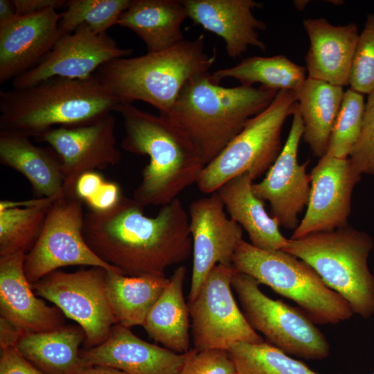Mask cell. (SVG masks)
I'll return each instance as SVG.
<instances>
[{
    "label": "cell",
    "mask_w": 374,
    "mask_h": 374,
    "mask_svg": "<svg viewBox=\"0 0 374 374\" xmlns=\"http://www.w3.org/2000/svg\"><path fill=\"white\" fill-rule=\"evenodd\" d=\"M142 205L122 196L111 208L84 213L83 235L103 261L129 276H165L193 253L189 215L176 198L148 217Z\"/></svg>",
    "instance_id": "cell-1"
},
{
    "label": "cell",
    "mask_w": 374,
    "mask_h": 374,
    "mask_svg": "<svg viewBox=\"0 0 374 374\" xmlns=\"http://www.w3.org/2000/svg\"><path fill=\"white\" fill-rule=\"evenodd\" d=\"M123 118L121 148L146 155L133 199L143 206L169 204L186 188L196 183L204 165L190 137L170 118L121 103L116 112Z\"/></svg>",
    "instance_id": "cell-2"
},
{
    "label": "cell",
    "mask_w": 374,
    "mask_h": 374,
    "mask_svg": "<svg viewBox=\"0 0 374 374\" xmlns=\"http://www.w3.org/2000/svg\"><path fill=\"white\" fill-rule=\"evenodd\" d=\"M120 100L93 74L54 78L0 92V130L37 139L55 125H87L116 112Z\"/></svg>",
    "instance_id": "cell-3"
},
{
    "label": "cell",
    "mask_w": 374,
    "mask_h": 374,
    "mask_svg": "<svg viewBox=\"0 0 374 374\" xmlns=\"http://www.w3.org/2000/svg\"><path fill=\"white\" fill-rule=\"evenodd\" d=\"M278 91L260 86L225 87L208 72L193 78L184 86L166 116L190 137L205 166L251 118L271 103Z\"/></svg>",
    "instance_id": "cell-4"
},
{
    "label": "cell",
    "mask_w": 374,
    "mask_h": 374,
    "mask_svg": "<svg viewBox=\"0 0 374 374\" xmlns=\"http://www.w3.org/2000/svg\"><path fill=\"white\" fill-rule=\"evenodd\" d=\"M216 60L205 50L204 34L163 51L114 59L94 73L121 103L141 100L168 115L184 86L209 72Z\"/></svg>",
    "instance_id": "cell-5"
},
{
    "label": "cell",
    "mask_w": 374,
    "mask_h": 374,
    "mask_svg": "<svg viewBox=\"0 0 374 374\" xmlns=\"http://www.w3.org/2000/svg\"><path fill=\"white\" fill-rule=\"evenodd\" d=\"M373 248L368 234L348 225L290 238L282 250L312 267L348 303L354 314L367 319L374 314V275L368 266Z\"/></svg>",
    "instance_id": "cell-6"
},
{
    "label": "cell",
    "mask_w": 374,
    "mask_h": 374,
    "mask_svg": "<svg viewBox=\"0 0 374 374\" xmlns=\"http://www.w3.org/2000/svg\"><path fill=\"white\" fill-rule=\"evenodd\" d=\"M232 266L294 301L315 323L335 324L354 314L348 303L328 287L312 267L283 250H263L242 239Z\"/></svg>",
    "instance_id": "cell-7"
},
{
    "label": "cell",
    "mask_w": 374,
    "mask_h": 374,
    "mask_svg": "<svg viewBox=\"0 0 374 374\" xmlns=\"http://www.w3.org/2000/svg\"><path fill=\"white\" fill-rule=\"evenodd\" d=\"M297 103L294 91L280 90L271 103L251 118L223 150L206 165L197 181L199 190L211 194L244 172L254 179L267 172L282 150L281 132Z\"/></svg>",
    "instance_id": "cell-8"
},
{
    "label": "cell",
    "mask_w": 374,
    "mask_h": 374,
    "mask_svg": "<svg viewBox=\"0 0 374 374\" xmlns=\"http://www.w3.org/2000/svg\"><path fill=\"white\" fill-rule=\"evenodd\" d=\"M232 287L248 323L287 355L321 360L330 353L325 335L305 313L265 295L251 276L234 270Z\"/></svg>",
    "instance_id": "cell-9"
},
{
    "label": "cell",
    "mask_w": 374,
    "mask_h": 374,
    "mask_svg": "<svg viewBox=\"0 0 374 374\" xmlns=\"http://www.w3.org/2000/svg\"><path fill=\"white\" fill-rule=\"evenodd\" d=\"M84 218L82 200L64 195L53 202L36 242L25 254L24 273L30 283L66 266L86 265L121 272L100 259L87 244L83 235Z\"/></svg>",
    "instance_id": "cell-10"
},
{
    "label": "cell",
    "mask_w": 374,
    "mask_h": 374,
    "mask_svg": "<svg viewBox=\"0 0 374 374\" xmlns=\"http://www.w3.org/2000/svg\"><path fill=\"white\" fill-rule=\"evenodd\" d=\"M107 271L98 267L73 273L55 270L31 283L35 294L79 324L87 348L103 343L118 323L107 295Z\"/></svg>",
    "instance_id": "cell-11"
},
{
    "label": "cell",
    "mask_w": 374,
    "mask_h": 374,
    "mask_svg": "<svg viewBox=\"0 0 374 374\" xmlns=\"http://www.w3.org/2000/svg\"><path fill=\"white\" fill-rule=\"evenodd\" d=\"M232 266L218 264L209 272L197 296L188 301L193 345L197 351L227 350L240 341L260 343L232 293Z\"/></svg>",
    "instance_id": "cell-12"
},
{
    "label": "cell",
    "mask_w": 374,
    "mask_h": 374,
    "mask_svg": "<svg viewBox=\"0 0 374 374\" xmlns=\"http://www.w3.org/2000/svg\"><path fill=\"white\" fill-rule=\"evenodd\" d=\"M115 127V118L109 114L87 125L52 128L35 139L48 143L59 157L65 197L77 198L75 186L82 174L120 162Z\"/></svg>",
    "instance_id": "cell-13"
},
{
    "label": "cell",
    "mask_w": 374,
    "mask_h": 374,
    "mask_svg": "<svg viewBox=\"0 0 374 374\" xmlns=\"http://www.w3.org/2000/svg\"><path fill=\"white\" fill-rule=\"evenodd\" d=\"M132 52L118 47L107 33L97 34L81 26L62 35L37 65L13 79L12 87H30L54 78H87L104 64L128 57Z\"/></svg>",
    "instance_id": "cell-14"
},
{
    "label": "cell",
    "mask_w": 374,
    "mask_h": 374,
    "mask_svg": "<svg viewBox=\"0 0 374 374\" xmlns=\"http://www.w3.org/2000/svg\"><path fill=\"white\" fill-rule=\"evenodd\" d=\"M310 177L307 209L291 239L347 226L352 193L362 175L354 168L348 158L325 154L312 168Z\"/></svg>",
    "instance_id": "cell-15"
},
{
    "label": "cell",
    "mask_w": 374,
    "mask_h": 374,
    "mask_svg": "<svg viewBox=\"0 0 374 374\" xmlns=\"http://www.w3.org/2000/svg\"><path fill=\"white\" fill-rule=\"evenodd\" d=\"M303 123L296 105L290 132L278 157L260 182L253 184L254 194L267 201L279 226L295 230L298 215L307 206L311 188L310 174L306 172L308 161L299 164L298 150L303 134Z\"/></svg>",
    "instance_id": "cell-16"
},
{
    "label": "cell",
    "mask_w": 374,
    "mask_h": 374,
    "mask_svg": "<svg viewBox=\"0 0 374 374\" xmlns=\"http://www.w3.org/2000/svg\"><path fill=\"white\" fill-rule=\"evenodd\" d=\"M224 208L216 191L189 206L193 260L188 301L197 296L215 265L232 266L235 249L243 239L242 228L227 217Z\"/></svg>",
    "instance_id": "cell-17"
},
{
    "label": "cell",
    "mask_w": 374,
    "mask_h": 374,
    "mask_svg": "<svg viewBox=\"0 0 374 374\" xmlns=\"http://www.w3.org/2000/svg\"><path fill=\"white\" fill-rule=\"evenodd\" d=\"M54 8L16 17L0 26V83L30 70L62 36Z\"/></svg>",
    "instance_id": "cell-18"
},
{
    "label": "cell",
    "mask_w": 374,
    "mask_h": 374,
    "mask_svg": "<svg viewBox=\"0 0 374 374\" xmlns=\"http://www.w3.org/2000/svg\"><path fill=\"white\" fill-rule=\"evenodd\" d=\"M187 353H177L150 344L118 323L103 343L80 350V355L89 366H111L127 374H177Z\"/></svg>",
    "instance_id": "cell-19"
},
{
    "label": "cell",
    "mask_w": 374,
    "mask_h": 374,
    "mask_svg": "<svg viewBox=\"0 0 374 374\" xmlns=\"http://www.w3.org/2000/svg\"><path fill=\"white\" fill-rule=\"evenodd\" d=\"M181 1L188 18L224 40L231 58L241 57L250 46L266 51L258 30H265L267 25L253 14V9L262 6V3L253 0Z\"/></svg>",
    "instance_id": "cell-20"
},
{
    "label": "cell",
    "mask_w": 374,
    "mask_h": 374,
    "mask_svg": "<svg viewBox=\"0 0 374 374\" xmlns=\"http://www.w3.org/2000/svg\"><path fill=\"white\" fill-rule=\"evenodd\" d=\"M25 254L0 257V312L25 333L55 330L63 326L64 314L37 299L24 273Z\"/></svg>",
    "instance_id": "cell-21"
},
{
    "label": "cell",
    "mask_w": 374,
    "mask_h": 374,
    "mask_svg": "<svg viewBox=\"0 0 374 374\" xmlns=\"http://www.w3.org/2000/svg\"><path fill=\"white\" fill-rule=\"evenodd\" d=\"M310 46L305 56L308 78L333 85H349L359 37L357 25L334 26L324 18L303 20Z\"/></svg>",
    "instance_id": "cell-22"
},
{
    "label": "cell",
    "mask_w": 374,
    "mask_h": 374,
    "mask_svg": "<svg viewBox=\"0 0 374 374\" xmlns=\"http://www.w3.org/2000/svg\"><path fill=\"white\" fill-rule=\"evenodd\" d=\"M254 179L244 172L223 184L216 192L231 219L247 233L252 245L269 251L282 250L288 239L280 233L278 221L267 213L264 202L254 194Z\"/></svg>",
    "instance_id": "cell-23"
},
{
    "label": "cell",
    "mask_w": 374,
    "mask_h": 374,
    "mask_svg": "<svg viewBox=\"0 0 374 374\" xmlns=\"http://www.w3.org/2000/svg\"><path fill=\"white\" fill-rule=\"evenodd\" d=\"M30 137L0 130V162L23 175L39 197L64 194L61 161L53 148L35 145Z\"/></svg>",
    "instance_id": "cell-24"
},
{
    "label": "cell",
    "mask_w": 374,
    "mask_h": 374,
    "mask_svg": "<svg viewBox=\"0 0 374 374\" xmlns=\"http://www.w3.org/2000/svg\"><path fill=\"white\" fill-rule=\"evenodd\" d=\"M188 18L181 0H132L117 25L132 30L148 53L168 49L184 41L181 25Z\"/></svg>",
    "instance_id": "cell-25"
},
{
    "label": "cell",
    "mask_w": 374,
    "mask_h": 374,
    "mask_svg": "<svg viewBox=\"0 0 374 374\" xmlns=\"http://www.w3.org/2000/svg\"><path fill=\"white\" fill-rule=\"evenodd\" d=\"M85 339L80 326H61L55 330L24 333L16 349L26 359L49 374H80L87 366L80 355Z\"/></svg>",
    "instance_id": "cell-26"
},
{
    "label": "cell",
    "mask_w": 374,
    "mask_h": 374,
    "mask_svg": "<svg viewBox=\"0 0 374 374\" xmlns=\"http://www.w3.org/2000/svg\"><path fill=\"white\" fill-rule=\"evenodd\" d=\"M186 274L184 266L174 271L142 326L151 338L177 353L190 350V312L183 292Z\"/></svg>",
    "instance_id": "cell-27"
},
{
    "label": "cell",
    "mask_w": 374,
    "mask_h": 374,
    "mask_svg": "<svg viewBox=\"0 0 374 374\" xmlns=\"http://www.w3.org/2000/svg\"><path fill=\"white\" fill-rule=\"evenodd\" d=\"M303 123V141L321 158L327 151L344 91L343 87L307 78L296 93Z\"/></svg>",
    "instance_id": "cell-28"
},
{
    "label": "cell",
    "mask_w": 374,
    "mask_h": 374,
    "mask_svg": "<svg viewBox=\"0 0 374 374\" xmlns=\"http://www.w3.org/2000/svg\"><path fill=\"white\" fill-rule=\"evenodd\" d=\"M170 278L161 276H129L107 271V295L119 324L130 328L143 326Z\"/></svg>",
    "instance_id": "cell-29"
},
{
    "label": "cell",
    "mask_w": 374,
    "mask_h": 374,
    "mask_svg": "<svg viewBox=\"0 0 374 374\" xmlns=\"http://www.w3.org/2000/svg\"><path fill=\"white\" fill-rule=\"evenodd\" d=\"M59 197L0 202V257L26 254L34 245L53 202Z\"/></svg>",
    "instance_id": "cell-30"
},
{
    "label": "cell",
    "mask_w": 374,
    "mask_h": 374,
    "mask_svg": "<svg viewBox=\"0 0 374 374\" xmlns=\"http://www.w3.org/2000/svg\"><path fill=\"white\" fill-rule=\"evenodd\" d=\"M305 67L291 61L286 56H252L243 59L237 65L221 69L211 73L217 82L231 78L241 85L260 87L276 91L290 90L296 93L303 86L308 76Z\"/></svg>",
    "instance_id": "cell-31"
},
{
    "label": "cell",
    "mask_w": 374,
    "mask_h": 374,
    "mask_svg": "<svg viewBox=\"0 0 374 374\" xmlns=\"http://www.w3.org/2000/svg\"><path fill=\"white\" fill-rule=\"evenodd\" d=\"M227 352L235 374H321L269 342L240 341Z\"/></svg>",
    "instance_id": "cell-32"
},
{
    "label": "cell",
    "mask_w": 374,
    "mask_h": 374,
    "mask_svg": "<svg viewBox=\"0 0 374 374\" xmlns=\"http://www.w3.org/2000/svg\"><path fill=\"white\" fill-rule=\"evenodd\" d=\"M132 0H69L60 13L59 29L62 35L71 34L81 26L100 34L117 22Z\"/></svg>",
    "instance_id": "cell-33"
},
{
    "label": "cell",
    "mask_w": 374,
    "mask_h": 374,
    "mask_svg": "<svg viewBox=\"0 0 374 374\" xmlns=\"http://www.w3.org/2000/svg\"><path fill=\"white\" fill-rule=\"evenodd\" d=\"M365 103L363 94L350 88L344 91L326 154L337 158L348 157L361 130Z\"/></svg>",
    "instance_id": "cell-34"
},
{
    "label": "cell",
    "mask_w": 374,
    "mask_h": 374,
    "mask_svg": "<svg viewBox=\"0 0 374 374\" xmlns=\"http://www.w3.org/2000/svg\"><path fill=\"white\" fill-rule=\"evenodd\" d=\"M349 85L362 94L368 95L374 90V14L368 15L359 35Z\"/></svg>",
    "instance_id": "cell-35"
},
{
    "label": "cell",
    "mask_w": 374,
    "mask_h": 374,
    "mask_svg": "<svg viewBox=\"0 0 374 374\" xmlns=\"http://www.w3.org/2000/svg\"><path fill=\"white\" fill-rule=\"evenodd\" d=\"M348 158L362 175L374 176V90L368 95L361 130Z\"/></svg>",
    "instance_id": "cell-36"
},
{
    "label": "cell",
    "mask_w": 374,
    "mask_h": 374,
    "mask_svg": "<svg viewBox=\"0 0 374 374\" xmlns=\"http://www.w3.org/2000/svg\"><path fill=\"white\" fill-rule=\"evenodd\" d=\"M177 374H235L227 350L190 349Z\"/></svg>",
    "instance_id": "cell-37"
},
{
    "label": "cell",
    "mask_w": 374,
    "mask_h": 374,
    "mask_svg": "<svg viewBox=\"0 0 374 374\" xmlns=\"http://www.w3.org/2000/svg\"><path fill=\"white\" fill-rule=\"evenodd\" d=\"M0 374H44L16 348L1 350Z\"/></svg>",
    "instance_id": "cell-38"
},
{
    "label": "cell",
    "mask_w": 374,
    "mask_h": 374,
    "mask_svg": "<svg viewBox=\"0 0 374 374\" xmlns=\"http://www.w3.org/2000/svg\"><path fill=\"white\" fill-rule=\"evenodd\" d=\"M121 197L119 185L105 181L97 193L85 202L91 211H103L113 207Z\"/></svg>",
    "instance_id": "cell-39"
},
{
    "label": "cell",
    "mask_w": 374,
    "mask_h": 374,
    "mask_svg": "<svg viewBox=\"0 0 374 374\" xmlns=\"http://www.w3.org/2000/svg\"><path fill=\"white\" fill-rule=\"evenodd\" d=\"M105 181L103 177L96 171L82 174L75 186V197L82 202H87L97 193Z\"/></svg>",
    "instance_id": "cell-40"
},
{
    "label": "cell",
    "mask_w": 374,
    "mask_h": 374,
    "mask_svg": "<svg viewBox=\"0 0 374 374\" xmlns=\"http://www.w3.org/2000/svg\"><path fill=\"white\" fill-rule=\"evenodd\" d=\"M16 15L22 16L39 12L46 9L57 10L65 7L64 0H12Z\"/></svg>",
    "instance_id": "cell-41"
},
{
    "label": "cell",
    "mask_w": 374,
    "mask_h": 374,
    "mask_svg": "<svg viewBox=\"0 0 374 374\" xmlns=\"http://www.w3.org/2000/svg\"><path fill=\"white\" fill-rule=\"evenodd\" d=\"M21 330L5 318L0 317V348L1 350L15 348L24 334Z\"/></svg>",
    "instance_id": "cell-42"
},
{
    "label": "cell",
    "mask_w": 374,
    "mask_h": 374,
    "mask_svg": "<svg viewBox=\"0 0 374 374\" xmlns=\"http://www.w3.org/2000/svg\"><path fill=\"white\" fill-rule=\"evenodd\" d=\"M16 17L12 0H0V26H3Z\"/></svg>",
    "instance_id": "cell-43"
},
{
    "label": "cell",
    "mask_w": 374,
    "mask_h": 374,
    "mask_svg": "<svg viewBox=\"0 0 374 374\" xmlns=\"http://www.w3.org/2000/svg\"><path fill=\"white\" fill-rule=\"evenodd\" d=\"M80 374H127L125 372L111 366H91L84 369Z\"/></svg>",
    "instance_id": "cell-44"
},
{
    "label": "cell",
    "mask_w": 374,
    "mask_h": 374,
    "mask_svg": "<svg viewBox=\"0 0 374 374\" xmlns=\"http://www.w3.org/2000/svg\"><path fill=\"white\" fill-rule=\"evenodd\" d=\"M308 2V1H294V5L298 10H301L305 8Z\"/></svg>",
    "instance_id": "cell-45"
},
{
    "label": "cell",
    "mask_w": 374,
    "mask_h": 374,
    "mask_svg": "<svg viewBox=\"0 0 374 374\" xmlns=\"http://www.w3.org/2000/svg\"><path fill=\"white\" fill-rule=\"evenodd\" d=\"M371 374H374V371H373L372 373H371Z\"/></svg>",
    "instance_id": "cell-46"
}]
</instances>
